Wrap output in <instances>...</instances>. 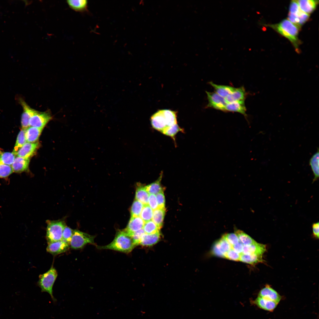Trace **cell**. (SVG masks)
Here are the masks:
<instances>
[{
  "mask_svg": "<svg viewBox=\"0 0 319 319\" xmlns=\"http://www.w3.org/2000/svg\"><path fill=\"white\" fill-rule=\"evenodd\" d=\"M240 254L231 248L224 253V258L229 260L240 261Z\"/></svg>",
  "mask_w": 319,
  "mask_h": 319,
  "instance_id": "41",
  "label": "cell"
},
{
  "mask_svg": "<svg viewBox=\"0 0 319 319\" xmlns=\"http://www.w3.org/2000/svg\"><path fill=\"white\" fill-rule=\"evenodd\" d=\"M266 250V246L265 245L256 242L250 245L244 246L242 253L263 255Z\"/></svg>",
  "mask_w": 319,
  "mask_h": 319,
  "instance_id": "15",
  "label": "cell"
},
{
  "mask_svg": "<svg viewBox=\"0 0 319 319\" xmlns=\"http://www.w3.org/2000/svg\"><path fill=\"white\" fill-rule=\"evenodd\" d=\"M144 204L139 201L135 200L133 202L131 209V217H139Z\"/></svg>",
  "mask_w": 319,
  "mask_h": 319,
  "instance_id": "37",
  "label": "cell"
},
{
  "mask_svg": "<svg viewBox=\"0 0 319 319\" xmlns=\"http://www.w3.org/2000/svg\"><path fill=\"white\" fill-rule=\"evenodd\" d=\"M319 149L318 148L317 152L313 154L309 161V165L311 166L314 175L312 183L317 180L319 178Z\"/></svg>",
  "mask_w": 319,
  "mask_h": 319,
  "instance_id": "26",
  "label": "cell"
},
{
  "mask_svg": "<svg viewBox=\"0 0 319 319\" xmlns=\"http://www.w3.org/2000/svg\"><path fill=\"white\" fill-rule=\"evenodd\" d=\"M309 14L303 12L300 9L296 0L291 1L289 8L288 20L299 28L307 21Z\"/></svg>",
  "mask_w": 319,
  "mask_h": 319,
  "instance_id": "5",
  "label": "cell"
},
{
  "mask_svg": "<svg viewBox=\"0 0 319 319\" xmlns=\"http://www.w3.org/2000/svg\"><path fill=\"white\" fill-rule=\"evenodd\" d=\"M166 209L165 207L158 208L153 211L152 221L160 229L163 226Z\"/></svg>",
  "mask_w": 319,
  "mask_h": 319,
  "instance_id": "29",
  "label": "cell"
},
{
  "mask_svg": "<svg viewBox=\"0 0 319 319\" xmlns=\"http://www.w3.org/2000/svg\"><path fill=\"white\" fill-rule=\"evenodd\" d=\"M148 205L153 210L158 208V204L156 196L153 194H150L148 198Z\"/></svg>",
  "mask_w": 319,
  "mask_h": 319,
  "instance_id": "43",
  "label": "cell"
},
{
  "mask_svg": "<svg viewBox=\"0 0 319 319\" xmlns=\"http://www.w3.org/2000/svg\"><path fill=\"white\" fill-rule=\"evenodd\" d=\"M258 296L279 303L281 297L278 293L269 286L267 285L259 292Z\"/></svg>",
  "mask_w": 319,
  "mask_h": 319,
  "instance_id": "13",
  "label": "cell"
},
{
  "mask_svg": "<svg viewBox=\"0 0 319 319\" xmlns=\"http://www.w3.org/2000/svg\"><path fill=\"white\" fill-rule=\"evenodd\" d=\"M43 128L30 126L26 129L25 136L27 141L35 143L38 139Z\"/></svg>",
  "mask_w": 319,
  "mask_h": 319,
  "instance_id": "21",
  "label": "cell"
},
{
  "mask_svg": "<svg viewBox=\"0 0 319 319\" xmlns=\"http://www.w3.org/2000/svg\"><path fill=\"white\" fill-rule=\"evenodd\" d=\"M313 235L317 239L319 238V223L318 222L313 223L312 225Z\"/></svg>",
  "mask_w": 319,
  "mask_h": 319,
  "instance_id": "45",
  "label": "cell"
},
{
  "mask_svg": "<svg viewBox=\"0 0 319 319\" xmlns=\"http://www.w3.org/2000/svg\"><path fill=\"white\" fill-rule=\"evenodd\" d=\"M13 172L11 166L0 164V178H6Z\"/></svg>",
  "mask_w": 319,
  "mask_h": 319,
  "instance_id": "38",
  "label": "cell"
},
{
  "mask_svg": "<svg viewBox=\"0 0 319 319\" xmlns=\"http://www.w3.org/2000/svg\"><path fill=\"white\" fill-rule=\"evenodd\" d=\"M179 132H184V130L181 128L177 123L167 127L161 133L164 135L171 137L174 141H175V136Z\"/></svg>",
  "mask_w": 319,
  "mask_h": 319,
  "instance_id": "31",
  "label": "cell"
},
{
  "mask_svg": "<svg viewBox=\"0 0 319 319\" xmlns=\"http://www.w3.org/2000/svg\"><path fill=\"white\" fill-rule=\"evenodd\" d=\"M153 211L148 204L144 205L140 214V217L145 222L152 220Z\"/></svg>",
  "mask_w": 319,
  "mask_h": 319,
  "instance_id": "35",
  "label": "cell"
},
{
  "mask_svg": "<svg viewBox=\"0 0 319 319\" xmlns=\"http://www.w3.org/2000/svg\"><path fill=\"white\" fill-rule=\"evenodd\" d=\"M30 161L29 158L18 157H15L11 166L13 172L20 173L26 171L28 169Z\"/></svg>",
  "mask_w": 319,
  "mask_h": 319,
  "instance_id": "14",
  "label": "cell"
},
{
  "mask_svg": "<svg viewBox=\"0 0 319 319\" xmlns=\"http://www.w3.org/2000/svg\"><path fill=\"white\" fill-rule=\"evenodd\" d=\"M224 238L231 246L234 245L239 242L238 238L235 233H227L224 235Z\"/></svg>",
  "mask_w": 319,
  "mask_h": 319,
  "instance_id": "40",
  "label": "cell"
},
{
  "mask_svg": "<svg viewBox=\"0 0 319 319\" xmlns=\"http://www.w3.org/2000/svg\"><path fill=\"white\" fill-rule=\"evenodd\" d=\"M223 255L231 249L232 246L223 237L217 242L214 245Z\"/></svg>",
  "mask_w": 319,
  "mask_h": 319,
  "instance_id": "34",
  "label": "cell"
},
{
  "mask_svg": "<svg viewBox=\"0 0 319 319\" xmlns=\"http://www.w3.org/2000/svg\"><path fill=\"white\" fill-rule=\"evenodd\" d=\"M225 111L239 113L243 115L245 117L247 116L246 113V109L244 101H240L228 103L225 107Z\"/></svg>",
  "mask_w": 319,
  "mask_h": 319,
  "instance_id": "18",
  "label": "cell"
},
{
  "mask_svg": "<svg viewBox=\"0 0 319 319\" xmlns=\"http://www.w3.org/2000/svg\"><path fill=\"white\" fill-rule=\"evenodd\" d=\"M143 229L145 233L147 234L155 233L160 232V230L152 220L145 222Z\"/></svg>",
  "mask_w": 319,
  "mask_h": 319,
  "instance_id": "36",
  "label": "cell"
},
{
  "mask_svg": "<svg viewBox=\"0 0 319 319\" xmlns=\"http://www.w3.org/2000/svg\"><path fill=\"white\" fill-rule=\"evenodd\" d=\"M52 118V116L49 110L44 112L37 110L29 120V126L43 128Z\"/></svg>",
  "mask_w": 319,
  "mask_h": 319,
  "instance_id": "8",
  "label": "cell"
},
{
  "mask_svg": "<svg viewBox=\"0 0 319 319\" xmlns=\"http://www.w3.org/2000/svg\"><path fill=\"white\" fill-rule=\"evenodd\" d=\"M144 233H145L143 229H142L132 233L130 235L134 244L136 246L139 244L141 237Z\"/></svg>",
  "mask_w": 319,
  "mask_h": 319,
  "instance_id": "42",
  "label": "cell"
},
{
  "mask_svg": "<svg viewBox=\"0 0 319 319\" xmlns=\"http://www.w3.org/2000/svg\"><path fill=\"white\" fill-rule=\"evenodd\" d=\"M209 83L214 88L216 93L224 98L233 92L236 89L229 86L217 84L211 82Z\"/></svg>",
  "mask_w": 319,
  "mask_h": 319,
  "instance_id": "22",
  "label": "cell"
},
{
  "mask_svg": "<svg viewBox=\"0 0 319 319\" xmlns=\"http://www.w3.org/2000/svg\"><path fill=\"white\" fill-rule=\"evenodd\" d=\"M244 246L240 242L232 246L231 248L239 254L242 253Z\"/></svg>",
  "mask_w": 319,
  "mask_h": 319,
  "instance_id": "46",
  "label": "cell"
},
{
  "mask_svg": "<svg viewBox=\"0 0 319 319\" xmlns=\"http://www.w3.org/2000/svg\"><path fill=\"white\" fill-rule=\"evenodd\" d=\"M156 197L158 204V208H165V199L163 192L156 194Z\"/></svg>",
  "mask_w": 319,
  "mask_h": 319,
  "instance_id": "44",
  "label": "cell"
},
{
  "mask_svg": "<svg viewBox=\"0 0 319 319\" xmlns=\"http://www.w3.org/2000/svg\"><path fill=\"white\" fill-rule=\"evenodd\" d=\"M26 130V129L22 128L17 136L12 152L15 155L19 149L26 143L27 141L25 136Z\"/></svg>",
  "mask_w": 319,
  "mask_h": 319,
  "instance_id": "32",
  "label": "cell"
},
{
  "mask_svg": "<svg viewBox=\"0 0 319 319\" xmlns=\"http://www.w3.org/2000/svg\"><path fill=\"white\" fill-rule=\"evenodd\" d=\"M12 152H4L0 150V164L12 165L15 158Z\"/></svg>",
  "mask_w": 319,
  "mask_h": 319,
  "instance_id": "33",
  "label": "cell"
},
{
  "mask_svg": "<svg viewBox=\"0 0 319 319\" xmlns=\"http://www.w3.org/2000/svg\"><path fill=\"white\" fill-rule=\"evenodd\" d=\"M39 146L38 142H26L16 153L17 157L29 158L35 153Z\"/></svg>",
  "mask_w": 319,
  "mask_h": 319,
  "instance_id": "12",
  "label": "cell"
},
{
  "mask_svg": "<svg viewBox=\"0 0 319 319\" xmlns=\"http://www.w3.org/2000/svg\"><path fill=\"white\" fill-rule=\"evenodd\" d=\"M235 232L238 238L239 242L244 246L250 245L257 242L250 236L242 230L235 229Z\"/></svg>",
  "mask_w": 319,
  "mask_h": 319,
  "instance_id": "30",
  "label": "cell"
},
{
  "mask_svg": "<svg viewBox=\"0 0 319 319\" xmlns=\"http://www.w3.org/2000/svg\"><path fill=\"white\" fill-rule=\"evenodd\" d=\"M208 101L207 107L225 111V107L228 103L225 98L215 92L206 91Z\"/></svg>",
  "mask_w": 319,
  "mask_h": 319,
  "instance_id": "9",
  "label": "cell"
},
{
  "mask_svg": "<svg viewBox=\"0 0 319 319\" xmlns=\"http://www.w3.org/2000/svg\"><path fill=\"white\" fill-rule=\"evenodd\" d=\"M94 236L78 230H74L69 243L70 247L73 249H79L83 248L88 244L94 245Z\"/></svg>",
  "mask_w": 319,
  "mask_h": 319,
  "instance_id": "6",
  "label": "cell"
},
{
  "mask_svg": "<svg viewBox=\"0 0 319 319\" xmlns=\"http://www.w3.org/2000/svg\"><path fill=\"white\" fill-rule=\"evenodd\" d=\"M67 3L69 7L78 12H83L87 10L88 2L86 0H68Z\"/></svg>",
  "mask_w": 319,
  "mask_h": 319,
  "instance_id": "25",
  "label": "cell"
},
{
  "mask_svg": "<svg viewBox=\"0 0 319 319\" xmlns=\"http://www.w3.org/2000/svg\"><path fill=\"white\" fill-rule=\"evenodd\" d=\"M296 1L300 9L305 13L308 14L314 10L318 1L313 0H299Z\"/></svg>",
  "mask_w": 319,
  "mask_h": 319,
  "instance_id": "23",
  "label": "cell"
},
{
  "mask_svg": "<svg viewBox=\"0 0 319 319\" xmlns=\"http://www.w3.org/2000/svg\"><path fill=\"white\" fill-rule=\"evenodd\" d=\"M253 303L258 307L263 310L272 312L277 307L278 303L269 300L259 296L253 301Z\"/></svg>",
  "mask_w": 319,
  "mask_h": 319,
  "instance_id": "17",
  "label": "cell"
},
{
  "mask_svg": "<svg viewBox=\"0 0 319 319\" xmlns=\"http://www.w3.org/2000/svg\"><path fill=\"white\" fill-rule=\"evenodd\" d=\"M263 255L240 254V261L251 265H255L263 261Z\"/></svg>",
  "mask_w": 319,
  "mask_h": 319,
  "instance_id": "28",
  "label": "cell"
},
{
  "mask_svg": "<svg viewBox=\"0 0 319 319\" xmlns=\"http://www.w3.org/2000/svg\"><path fill=\"white\" fill-rule=\"evenodd\" d=\"M46 237L48 243L62 240L63 231L66 226L61 220H47Z\"/></svg>",
  "mask_w": 319,
  "mask_h": 319,
  "instance_id": "4",
  "label": "cell"
},
{
  "mask_svg": "<svg viewBox=\"0 0 319 319\" xmlns=\"http://www.w3.org/2000/svg\"><path fill=\"white\" fill-rule=\"evenodd\" d=\"M160 238V232L152 234L144 233L141 237L139 245L143 246H152L157 243Z\"/></svg>",
  "mask_w": 319,
  "mask_h": 319,
  "instance_id": "19",
  "label": "cell"
},
{
  "mask_svg": "<svg viewBox=\"0 0 319 319\" xmlns=\"http://www.w3.org/2000/svg\"><path fill=\"white\" fill-rule=\"evenodd\" d=\"M74 230L66 226L63 231L62 240L69 244L73 235Z\"/></svg>",
  "mask_w": 319,
  "mask_h": 319,
  "instance_id": "39",
  "label": "cell"
},
{
  "mask_svg": "<svg viewBox=\"0 0 319 319\" xmlns=\"http://www.w3.org/2000/svg\"><path fill=\"white\" fill-rule=\"evenodd\" d=\"M149 193L145 186L139 183L137 184L136 190L135 199L141 202L143 204H148Z\"/></svg>",
  "mask_w": 319,
  "mask_h": 319,
  "instance_id": "24",
  "label": "cell"
},
{
  "mask_svg": "<svg viewBox=\"0 0 319 319\" xmlns=\"http://www.w3.org/2000/svg\"><path fill=\"white\" fill-rule=\"evenodd\" d=\"M246 92L243 86L236 88L235 90L225 98L227 102L230 103L234 102L244 101L246 97Z\"/></svg>",
  "mask_w": 319,
  "mask_h": 319,
  "instance_id": "20",
  "label": "cell"
},
{
  "mask_svg": "<svg viewBox=\"0 0 319 319\" xmlns=\"http://www.w3.org/2000/svg\"><path fill=\"white\" fill-rule=\"evenodd\" d=\"M269 26L288 38L297 48L298 43L297 35L299 28L288 19H284L278 24Z\"/></svg>",
  "mask_w": 319,
  "mask_h": 319,
  "instance_id": "2",
  "label": "cell"
},
{
  "mask_svg": "<svg viewBox=\"0 0 319 319\" xmlns=\"http://www.w3.org/2000/svg\"><path fill=\"white\" fill-rule=\"evenodd\" d=\"M136 246L131 236L124 230H118L113 240L106 245L97 246L99 249H110L128 253Z\"/></svg>",
  "mask_w": 319,
  "mask_h": 319,
  "instance_id": "1",
  "label": "cell"
},
{
  "mask_svg": "<svg viewBox=\"0 0 319 319\" xmlns=\"http://www.w3.org/2000/svg\"><path fill=\"white\" fill-rule=\"evenodd\" d=\"M57 275L56 270L52 265L48 271L40 275L38 283L41 292L48 293L54 303H56L57 300L53 295V288Z\"/></svg>",
  "mask_w": 319,
  "mask_h": 319,
  "instance_id": "3",
  "label": "cell"
},
{
  "mask_svg": "<svg viewBox=\"0 0 319 319\" xmlns=\"http://www.w3.org/2000/svg\"><path fill=\"white\" fill-rule=\"evenodd\" d=\"M152 127L161 133L165 128L171 126L170 121L166 110H160L151 117Z\"/></svg>",
  "mask_w": 319,
  "mask_h": 319,
  "instance_id": "7",
  "label": "cell"
},
{
  "mask_svg": "<svg viewBox=\"0 0 319 319\" xmlns=\"http://www.w3.org/2000/svg\"><path fill=\"white\" fill-rule=\"evenodd\" d=\"M19 100L23 110L21 120L22 128L26 129L29 126V121L30 118L37 110L31 108L22 98H19Z\"/></svg>",
  "mask_w": 319,
  "mask_h": 319,
  "instance_id": "10",
  "label": "cell"
},
{
  "mask_svg": "<svg viewBox=\"0 0 319 319\" xmlns=\"http://www.w3.org/2000/svg\"><path fill=\"white\" fill-rule=\"evenodd\" d=\"M162 172L158 179L155 182L145 186L146 189L149 194L156 195L161 192H163L164 189L161 184V181L162 176Z\"/></svg>",
  "mask_w": 319,
  "mask_h": 319,
  "instance_id": "27",
  "label": "cell"
},
{
  "mask_svg": "<svg viewBox=\"0 0 319 319\" xmlns=\"http://www.w3.org/2000/svg\"><path fill=\"white\" fill-rule=\"evenodd\" d=\"M70 247L69 244L62 240L48 243L46 250L52 255H55L67 251Z\"/></svg>",
  "mask_w": 319,
  "mask_h": 319,
  "instance_id": "11",
  "label": "cell"
},
{
  "mask_svg": "<svg viewBox=\"0 0 319 319\" xmlns=\"http://www.w3.org/2000/svg\"><path fill=\"white\" fill-rule=\"evenodd\" d=\"M144 223L139 217H131L126 228L124 230L130 235L143 229Z\"/></svg>",
  "mask_w": 319,
  "mask_h": 319,
  "instance_id": "16",
  "label": "cell"
}]
</instances>
